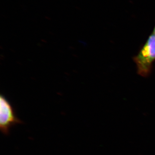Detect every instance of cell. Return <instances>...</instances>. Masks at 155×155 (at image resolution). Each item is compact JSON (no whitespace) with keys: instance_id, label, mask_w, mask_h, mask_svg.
Masks as SVG:
<instances>
[{"instance_id":"1","label":"cell","mask_w":155,"mask_h":155,"mask_svg":"<svg viewBox=\"0 0 155 155\" xmlns=\"http://www.w3.org/2000/svg\"><path fill=\"white\" fill-rule=\"evenodd\" d=\"M138 74L146 77L149 75L155 60V36H150L138 55L134 58Z\"/></svg>"},{"instance_id":"2","label":"cell","mask_w":155,"mask_h":155,"mask_svg":"<svg viewBox=\"0 0 155 155\" xmlns=\"http://www.w3.org/2000/svg\"><path fill=\"white\" fill-rule=\"evenodd\" d=\"M23 122L17 116L15 108L4 95L0 97V130L5 136H9L12 127Z\"/></svg>"},{"instance_id":"3","label":"cell","mask_w":155,"mask_h":155,"mask_svg":"<svg viewBox=\"0 0 155 155\" xmlns=\"http://www.w3.org/2000/svg\"><path fill=\"white\" fill-rule=\"evenodd\" d=\"M153 34L155 36V27H154V31H153Z\"/></svg>"}]
</instances>
